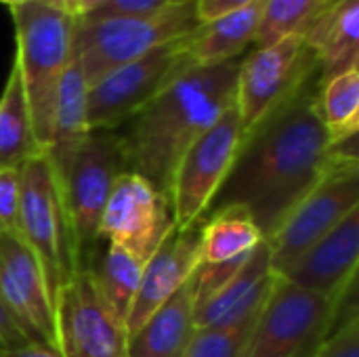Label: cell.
Segmentation results:
<instances>
[{
	"label": "cell",
	"mask_w": 359,
	"mask_h": 357,
	"mask_svg": "<svg viewBox=\"0 0 359 357\" xmlns=\"http://www.w3.org/2000/svg\"><path fill=\"white\" fill-rule=\"evenodd\" d=\"M318 86L320 72L242 141L210 210L244 206L267 240L320 183L330 164V137L318 112Z\"/></svg>",
	"instance_id": "cell-1"
},
{
	"label": "cell",
	"mask_w": 359,
	"mask_h": 357,
	"mask_svg": "<svg viewBox=\"0 0 359 357\" xmlns=\"http://www.w3.org/2000/svg\"><path fill=\"white\" fill-rule=\"evenodd\" d=\"M240 63L196 65L130 118L126 133L118 135L124 170L168 196L181 156L236 103Z\"/></svg>",
	"instance_id": "cell-2"
},
{
	"label": "cell",
	"mask_w": 359,
	"mask_h": 357,
	"mask_svg": "<svg viewBox=\"0 0 359 357\" xmlns=\"http://www.w3.org/2000/svg\"><path fill=\"white\" fill-rule=\"evenodd\" d=\"M11 8L15 21V61L25 88L34 139L42 151L50 145L57 90L74 55L76 19L61 8L21 0Z\"/></svg>",
	"instance_id": "cell-3"
},
{
	"label": "cell",
	"mask_w": 359,
	"mask_h": 357,
	"mask_svg": "<svg viewBox=\"0 0 359 357\" xmlns=\"http://www.w3.org/2000/svg\"><path fill=\"white\" fill-rule=\"evenodd\" d=\"M353 303L358 282L339 297H326L276 276L240 357H311L349 314H345Z\"/></svg>",
	"instance_id": "cell-4"
},
{
	"label": "cell",
	"mask_w": 359,
	"mask_h": 357,
	"mask_svg": "<svg viewBox=\"0 0 359 357\" xmlns=\"http://www.w3.org/2000/svg\"><path fill=\"white\" fill-rule=\"evenodd\" d=\"M355 208H359L358 135L330 143V164L324 177L267 238L273 274L280 276Z\"/></svg>",
	"instance_id": "cell-5"
},
{
	"label": "cell",
	"mask_w": 359,
	"mask_h": 357,
	"mask_svg": "<svg viewBox=\"0 0 359 357\" xmlns=\"http://www.w3.org/2000/svg\"><path fill=\"white\" fill-rule=\"evenodd\" d=\"M19 236L36 257L50 305L80 269L55 168L44 151L19 166Z\"/></svg>",
	"instance_id": "cell-6"
},
{
	"label": "cell",
	"mask_w": 359,
	"mask_h": 357,
	"mask_svg": "<svg viewBox=\"0 0 359 357\" xmlns=\"http://www.w3.org/2000/svg\"><path fill=\"white\" fill-rule=\"evenodd\" d=\"M200 25L196 0L141 17L76 23L74 57L88 86L156 46L183 38Z\"/></svg>",
	"instance_id": "cell-7"
},
{
	"label": "cell",
	"mask_w": 359,
	"mask_h": 357,
	"mask_svg": "<svg viewBox=\"0 0 359 357\" xmlns=\"http://www.w3.org/2000/svg\"><path fill=\"white\" fill-rule=\"evenodd\" d=\"M189 36L191 34L164 42L88 86V130L118 128L135 118L175 80L196 67L189 50Z\"/></svg>",
	"instance_id": "cell-8"
},
{
	"label": "cell",
	"mask_w": 359,
	"mask_h": 357,
	"mask_svg": "<svg viewBox=\"0 0 359 357\" xmlns=\"http://www.w3.org/2000/svg\"><path fill=\"white\" fill-rule=\"evenodd\" d=\"M120 173H124V158L120 137L111 130H93L55 170L78 261L99 240L101 213Z\"/></svg>",
	"instance_id": "cell-9"
},
{
	"label": "cell",
	"mask_w": 359,
	"mask_h": 357,
	"mask_svg": "<svg viewBox=\"0 0 359 357\" xmlns=\"http://www.w3.org/2000/svg\"><path fill=\"white\" fill-rule=\"evenodd\" d=\"M242 147V122L231 103L219 120L204 130L181 156L172 183L170 206L177 227H189L210 210L215 196L225 183Z\"/></svg>",
	"instance_id": "cell-10"
},
{
	"label": "cell",
	"mask_w": 359,
	"mask_h": 357,
	"mask_svg": "<svg viewBox=\"0 0 359 357\" xmlns=\"http://www.w3.org/2000/svg\"><path fill=\"white\" fill-rule=\"evenodd\" d=\"M316 72H320V63L303 34L257 46L240 63L238 74L236 105L242 122V141Z\"/></svg>",
	"instance_id": "cell-11"
},
{
	"label": "cell",
	"mask_w": 359,
	"mask_h": 357,
	"mask_svg": "<svg viewBox=\"0 0 359 357\" xmlns=\"http://www.w3.org/2000/svg\"><path fill=\"white\" fill-rule=\"evenodd\" d=\"M170 198L135 173H120L99 221V238L122 246L143 265L175 229Z\"/></svg>",
	"instance_id": "cell-12"
},
{
	"label": "cell",
	"mask_w": 359,
	"mask_h": 357,
	"mask_svg": "<svg viewBox=\"0 0 359 357\" xmlns=\"http://www.w3.org/2000/svg\"><path fill=\"white\" fill-rule=\"evenodd\" d=\"M57 349L63 357L126 356L124 330L105 309L90 267H80L53 303Z\"/></svg>",
	"instance_id": "cell-13"
},
{
	"label": "cell",
	"mask_w": 359,
	"mask_h": 357,
	"mask_svg": "<svg viewBox=\"0 0 359 357\" xmlns=\"http://www.w3.org/2000/svg\"><path fill=\"white\" fill-rule=\"evenodd\" d=\"M0 299L34 343L57 347L55 314L40 265L21 236L0 231Z\"/></svg>",
	"instance_id": "cell-14"
},
{
	"label": "cell",
	"mask_w": 359,
	"mask_h": 357,
	"mask_svg": "<svg viewBox=\"0 0 359 357\" xmlns=\"http://www.w3.org/2000/svg\"><path fill=\"white\" fill-rule=\"evenodd\" d=\"M202 225L204 223L198 221L189 227H175L143 265L137 297L124 326L126 343L145 324V320L191 278L200 265Z\"/></svg>",
	"instance_id": "cell-15"
},
{
	"label": "cell",
	"mask_w": 359,
	"mask_h": 357,
	"mask_svg": "<svg viewBox=\"0 0 359 357\" xmlns=\"http://www.w3.org/2000/svg\"><path fill=\"white\" fill-rule=\"evenodd\" d=\"M359 208L309 246L280 278L309 292L339 297L358 282Z\"/></svg>",
	"instance_id": "cell-16"
},
{
	"label": "cell",
	"mask_w": 359,
	"mask_h": 357,
	"mask_svg": "<svg viewBox=\"0 0 359 357\" xmlns=\"http://www.w3.org/2000/svg\"><path fill=\"white\" fill-rule=\"evenodd\" d=\"M276 274L271 269L269 244L259 242L246 257L242 267L206 301L196 305V328H212L231 324L246 314L261 307L273 286Z\"/></svg>",
	"instance_id": "cell-17"
},
{
	"label": "cell",
	"mask_w": 359,
	"mask_h": 357,
	"mask_svg": "<svg viewBox=\"0 0 359 357\" xmlns=\"http://www.w3.org/2000/svg\"><path fill=\"white\" fill-rule=\"evenodd\" d=\"M196 274V271H194ZM166 299L126 343L128 357H183L196 332V278Z\"/></svg>",
	"instance_id": "cell-18"
},
{
	"label": "cell",
	"mask_w": 359,
	"mask_h": 357,
	"mask_svg": "<svg viewBox=\"0 0 359 357\" xmlns=\"http://www.w3.org/2000/svg\"><path fill=\"white\" fill-rule=\"evenodd\" d=\"M303 36L320 63V84L358 69L359 0L332 2Z\"/></svg>",
	"instance_id": "cell-19"
},
{
	"label": "cell",
	"mask_w": 359,
	"mask_h": 357,
	"mask_svg": "<svg viewBox=\"0 0 359 357\" xmlns=\"http://www.w3.org/2000/svg\"><path fill=\"white\" fill-rule=\"evenodd\" d=\"M265 0L200 23L189 36V50L196 65H215L240 59V55L255 44L257 29L263 17Z\"/></svg>",
	"instance_id": "cell-20"
},
{
	"label": "cell",
	"mask_w": 359,
	"mask_h": 357,
	"mask_svg": "<svg viewBox=\"0 0 359 357\" xmlns=\"http://www.w3.org/2000/svg\"><path fill=\"white\" fill-rule=\"evenodd\" d=\"M86 95L88 84L84 80L78 59L72 55V61L67 63L57 90L50 145L44 151L55 170L61 168L90 135L86 122Z\"/></svg>",
	"instance_id": "cell-21"
},
{
	"label": "cell",
	"mask_w": 359,
	"mask_h": 357,
	"mask_svg": "<svg viewBox=\"0 0 359 357\" xmlns=\"http://www.w3.org/2000/svg\"><path fill=\"white\" fill-rule=\"evenodd\" d=\"M40 151L42 149L34 139L21 72L17 61H13L11 74L0 95V168L21 166Z\"/></svg>",
	"instance_id": "cell-22"
},
{
	"label": "cell",
	"mask_w": 359,
	"mask_h": 357,
	"mask_svg": "<svg viewBox=\"0 0 359 357\" xmlns=\"http://www.w3.org/2000/svg\"><path fill=\"white\" fill-rule=\"evenodd\" d=\"M261 236L252 217L244 206H223L202 225L200 263H225L255 250Z\"/></svg>",
	"instance_id": "cell-23"
},
{
	"label": "cell",
	"mask_w": 359,
	"mask_h": 357,
	"mask_svg": "<svg viewBox=\"0 0 359 357\" xmlns=\"http://www.w3.org/2000/svg\"><path fill=\"white\" fill-rule=\"evenodd\" d=\"M90 271L105 309L109 311L114 322L124 330L141 282L143 263L122 246L107 244V250L101 257L99 265L95 269L90 267Z\"/></svg>",
	"instance_id": "cell-24"
},
{
	"label": "cell",
	"mask_w": 359,
	"mask_h": 357,
	"mask_svg": "<svg viewBox=\"0 0 359 357\" xmlns=\"http://www.w3.org/2000/svg\"><path fill=\"white\" fill-rule=\"evenodd\" d=\"M318 112L330 143L358 135L359 69L339 74L318 86Z\"/></svg>",
	"instance_id": "cell-25"
},
{
	"label": "cell",
	"mask_w": 359,
	"mask_h": 357,
	"mask_svg": "<svg viewBox=\"0 0 359 357\" xmlns=\"http://www.w3.org/2000/svg\"><path fill=\"white\" fill-rule=\"evenodd\" d=\"M332 2L337 0H265L255 46H267L286 36L305 34Z\"/></svg>",
	"instance_id": "cell-26"
},
{
	"label": "cell",
	"mask_w": 359,
	"mask_h": 357,
	"mask_svg": "<svg viewBox=\"0 0 359 357\" xmlns=\"http://www.w3.org/2000/svg\"><path fill=\"white\" fill-rule=\"evenodd\" d=\"M261 307L225 326L196 328L183 357H240L257 324Z\"/></svg>",
	"instance_id": "cell-27"
},
{
	"label": "cell",
	"mask_w": 359,
	"mask_h": 357,
	"mask_svg": "<svg viewBox=\"0 0 359 357\" xmlns=\"http://www.w3.org/2000/svg\"><path fill=\"white\" fill-rule=\"evenodd\" d=\"M185 2H194V0H105L95 11L78 17L76 23H93V21L116 19V17H141V15L160 13V11H166Z\"/></svg>",
	"instance_id": "cell-28"
},
{
	"label": "cell",
	"mask_w": 359,
	"mask_h": 357,
	"mask_svg": "<svg viewBox=\"0 0 359 357\" xmlns=\"http://www.w3.org/2000/svg\"><path fill=\"white\" fill-rule=\"evenodd\" d=\"M19 166L0 168V231L19 236Z\"/></svg>",
	"instance_id": "cell-29"
},
{
	"label": "cell",
	"mask_w": 359,
	"mask_h": 357,
	"mask_svg": "<svg viewBox=\"0 0 359 357\" xmlns=\"http://www.w3.org/2000/svg\"><path fill=\"white\" fill-rule=\"evenodd\" d=\"M311 357H359V316H349Z\"/></svg>",
	"instance_id": "cell-30"
},
{
	"label": "cell",
	"mask_w": 359,
	"mask_h": 357,
	"mask_svg": "<svg viewBox=\"0 0 359 357\" xmlns=\"http://www.w3.org/2000/svg\"><path fill=\"white\" fill-rule=\"evenodd\" d=\"M27 343H34L23 326L15 320V316L8 311V307L0 299V349H17Z\"/></svg>",
	"instance_id": "cell-31"
},
{
	"label": "cell",
	"mask_w": 359,
	"mask_h": 357,
	"mask_svg": "<svg viewBox=\"0 0 359 357\" xmlns=\"http://www.w3.org/2000/svg\"><path fill=\"white\" fill-rule=\"evenodd\" d=\"M252 2L255 0H196V15L200 23H206L227 13H233L238 8H244Z\"/></svg>",
	"instance_id": "cell-32"
},
{
	"label": "cell",
	"mask_w": 359,
	"mask_h": 357,
	"mask_svg": "<svg viewBox=\"0 0 359 357\" xmlns=\"http://www.w3.org/2000/svg\"><path fill=\"white\" fill-rule=\"evenodd\" d=\"M0 357H63L57 347L44 343H27L17 349H0Z\"/></svg>",
	"instance_id": "cell-33"
},
{
	"label": "cell",
	"mask_w": 359,
	"mask_h": 357,
	"mask_svg": "<svg viewBox=\"0 0 359 357\" xmlns=\"http://www.w3.org/2000/svg\"><path fill=\"white\" fill-rule=\"evenodd\" d=\"M105 0H80L78 2V15H76V19L78 17H82V15H86V13H90V11H95L97 6H101Z\"/></svg>",
	"instance_id": "cell-34"
},
{
	"label": "cell",
	"mask_w": 359,
	"mask_h": 357,
	"mask_svg": "<svg viewBox=\"0 0 359 357\" xmlns=\"http://www.w3.org/2000/svg\"><path fill=\"white\" fill-rule=\"evenodd\" d=\"M78 2H80V0H63V8H65V13H67V15H72L74 19H76V15H78Z\"/></svg>",
	"instance_id": "cell-35"
},
{
	"label": "cell",
	"mask_w": 359,
	"mask_h": 357,
	"mask_svg": "<svg viewBox=\"0 0 359 357\" xmlns=\"http://www.w3.org/2000/svg\"><path fill=\"white\" fill-rule=\"evenodd\" d=\"M34 2H42V4H48V6H55V8L65 11V8H63V0H34Z\"/></svg>",
	"instance_id": "cell-36"
},
{
	"label": "cell",
	"mask_w": 359,
	"mask_h": 357,
	"mask_svg": "<svg viewBox=\"0 0 359 357\" xmlns=\"http://www.w3.org/2000/svg\"><path fill=\"white\" fill-rule=\"evenodd\" d=\"M0 2H4V4H8V6H13V4H17V2H21V0H0Z\"/></svg>",
	"instance_id": "cell-37"
},
{
	"label": "cell",
	"mask_w": 359,
	"mask_h": 357,
	"mask_svg": "<svg viewBox=\"0 0 359 357\" xmlns=\"http://www.w3.org/2000/svg\"><path fill=\"white\" fill-rule=\"evenodd\" d=\"M122 357H128V356H122Z\"/></svg>",
	"instance_id": "cell-38"
}]
</instances>
